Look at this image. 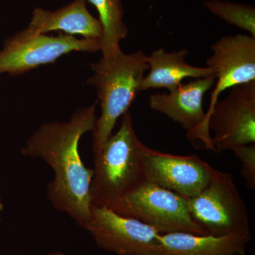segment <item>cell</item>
Instances as JSON below:
<instances>
[{"label":"cell","instance_id":"obj_1","mask_svg":"<svg viewBox=\"0 0 255 255\" xmlns=\"http://www.w3.org/2000/svg\"><path fill=\"white\" fill-rule=\"evenodd\" d=\"M96 119V104L80 107L68 122L41 124L21 149L23 155L43 159L51 167L54 178L47 187L48 199L55 209L68 214L83 229L91 217L94 169L82 162L79 142L92 131Z\"/></svg>","mask_w":255,"mask_h":255},{"label":"cell","instance_id":"obj_2","mask_svg":"<svg viewBox=\"0 0 255 255\" xmlns=\"http://www.w3.org/2000/svg\"><path fill=\"white\" fill-rule=\"evenodd\" d=\"M94 74L86 81L94 87L100 102L101 115L92 130V150L95 154L113 135L117 121L128 111L137 95L145 73L148 55L140 50L130 54L123 51L91 64Z\"/></svg>","mask_w":255,"mask_h":255},{"label":"cell","instance_id":"obj_3","mask_svg":"<svg viewBox=\"0 0 255 255\" xmlns=\"http://www.w3.org/2000/svg\"><path fill=\"white\" fill-rule=\"evenodd\" d=\"M131 115L122 116L117 133L112 135L95 155L90 185L92 207L109 208L145 182L141 150Z\"/></svg>","mask_w":255,"mask_h":255},{"label":"cell","instance_id":"obj_4","mask_svg":"<svg viewBox=\"0 0 255 255\" xmlns=\"http://www.w3.org/2000/svg\"><path fill=\"white\" fill-rule=\"evenodd\" d=\"M186 200L191 218L208 235L251 236L248 210L231 174L213 168L207 185Z\"/></svg>","mask_w":255,"mask_h":255},{"label":"cell","instance_id":"obj_5","mask_svg":"<svg viewBox=\"0 0 255 255\" xmlns=\"http://www.w3.org/2000/svg\"><path fill=\"white\" fill-rule=\"evenodd\" d=\"M111 209L121 216L141 221L160 235H208L191 218L186 199L147 181L120 198Z\"/></svg>","mask_w":255,"mask_h":255},{"label":"cell","instance_id":"obj_6","mask_svg":"<svg viewBox=\"0 0 255 255\" xmlns=\"http://www.w3.org/2000/svg\"><path fill=\"white\" fill-rule=\"evenodd\" d=\"M100 40L60 33L48 36L26 28L5 41L0 50V74L22 75L41 65L53 63L72 52L100 51Z\"/></svg>","mask_w":255,"mask_h":255},{"label":"cell","instance_id":"obj_7","mask_svg":"<svg viewBox=\"0 0 255 255\" xmlns=\"http://www.w3.org/2000/svg\"><path fill=\"white\" fill-rule=\"evenodd\" d=\"M84 229L104 251L118 255H165L160 234L138 221L125 217L109 208L92 207Z\"/></svg>","mask_w":255,"mask_h":255},{"label":"cell","instance_id":"obj_8","mask_svg":"<svg viewBox=\"0 0 255 255\" xmlns=\"http://www.w3.org/2000/svg\"><path fill=\"white\" fill-rule=\"evenodd\" d=\"M214 152L232 150L238 146L255 142V81L231 89L218 100L208 119Z\"/></svg>","mask_w":255,"mask_h":255},{"label":"cell","instance_id":"obj_9","mask_svg":"<svg viewBox=\"0 0 255 255\" xmlns=\"http://www.w3.org/2000/svg\"><path fill=\"white\" fill-rule=\"evenodd\" d=\"M216 80V75H210L182 83L169 93L156 92L149 97V105L182 126L191 142L201 140L205 148L214 150L203 103L204 96L214 86Z\"/></svg>","mask_w":255,"mask_h":255},{"label":"cell","instance_id":"obj_10","mask_svg":"<svg viewBox=\"0 0 255 255\" xmlns=\"http://www.w3.org/2000/svg\"><path fill=\"white\" fill-rule=\"evenodd\" d=\"M145 181L173 191L184 199L197 195L207 185L213 168L197 155L180 156L141 150Z\"/></svg>","mask_w":255,"mask_h":255},{"label":"cell","instance_id":"obj_11","mask_svg":"<svg viewBox=\"0 0 255 255\" xmlns=\"http://www.w3.org/2000/svg\"><path fill=\"white\" fill-rule=\"evenodd\" d=\"M211 49L212 55L206 65L214 69L216 80L206 113L209 130L208 119L219 96L237 85L255 81V38L245 34L223 36Z\"/></svg>","mask_w":255,"mask_h":255},{"label":"cell","instance_id":"obj_12","mask_svg":"<svg viewBox=\"0 0 255 255\" xmlns=\"http://www.w3.org/2000/svg\"><path fill=\"white\" fill-rule=\"evenodd\" d=\"M28 28L46 34L60 31L70 36L79 35L84 38L100 41L103 37L102 23L89 11L86 0H75L55 11L36 8Z\"/></svg>","mask_w":255,"mask_h":255},{"label":"cell","instance_id":"obj_13","mask_svg":"<svg viewBox=\"0 0 255 255\" xmlns=\"http://www.w3.org/2000/svg\"><path fill=\"white\" fill-rule=\"evenodd\" d=\"M189 53L186 48L169 53L160 48L152 52L148 56L149 73L142 79L140 92L161 88L172 92L184 79L195 80L215 75L214 69L209 67L201 68L187 63L185 59Z\"/></svg>","mask_w":255,"mask_h":255},{"label":"cell","instance_id":"obj_14","mask_svg":"<svg viewBox=\"0 0 255 255\" xmlns=\"http://www.w3.org/2000/svg\"><path fill=\"white\" fill-rule=\"evenodd\" d=\"M165 255H245L251 236H199L187 233L160 235Z\"/></svg>","mask_w":255,"mask_h":255},{"label":"cell","instance_id":"obj_15","mask_svg":"<svg viewBox=\"0 0 255 255\" xmlns=\"http://www.w3.org/2000/svg\"><path fill=\"white\" fill-rule=\"evenodd\" d=\"M95 6L103 28L101 40L102 57L114 56L122 52L120 41L128 33L124 21V9L121 0H87Z\"/></svg>","mask_w":255,"mask_h":255},{"label":"cell","instance_id":"obj_16","mask_svg":"<svg viewBox=\"0 0 255 255\" xmlns=\"http://www.w3.org/2000/svg\"><path fill=\"white\" fill-rule=\"evenodd\" d=\"M204 6L226 23L241 28L255 38V9L248 4L221 0H207Z\"/></svg>","mask_w":255,"mask_h":255},{"label":"cell","instance_id":"obj_17","mask_svg":"<svg viewBox=\"0 0 255 255\" xmlns=\"http://www.w3.org/2000/svg\"><path fill=\"white\" fill-rule=\"evenodd\" d=\"M242 162L241 175L246 180V186L251 190L255 189V143L238 146L233 150Z\"/></svg>","mask_w":255,"mask_h":255},{"label":"cell","instance_id":"obj_18","mask_svg":"<svg viewBox=\"0 0 255 255\" xmlns=\"http://www.w3.org/2000/svg\"><path fill=\"white\" fill-rule=\"evenodd\" d=\"M45 255H65V253H63V252L60 251H53L50 252V253H48V254Z\"/></svg>","mask_w":255,"mask_h":255},{"label":"cell","instance_id":"obj_19","mask_svg":"<svg viewBox=\"0 0 255 255\" xmlns=\"http://www.w3.org/2000/svg\"><path fill=\"white\" fill-rule=\"evenodd\" d=\"M3 209H4V206H3L2 202H1V196H0V223H1V212H2Z\"/></svg>","mask_w":255,"mask_h":255}]
</instances>
